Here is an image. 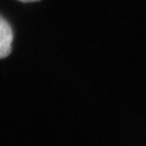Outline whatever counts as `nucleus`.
I'll use <instances>...</instances> for the list:
<instances>
[{
  "instance_id": "1",
  "label": "nucleus",
  "mask_w": 146,
  "mask_h": 146,
  "mask_svg": "<svg viewBox=\"0 0 146 146\" xmlns=\"http://www.w3.org/2000/svg\"><path fill=\"white\" fill-rule=\"evenodd\" d=\"M13 31L8 22L0 16V59L6 58L12 51Z\"/></svg>"
},
{
  "instance_id": "2",
  "label": "nucleus",
  "mask_w": 146,
  "mask_h": 146,
  "mask_svg": "<svg viewBox=\"0 0 146 146\" xmlns=\"http://www.w3.org/2000/svg\"><path fill=\"white\" fill-rule=\"evenodd\" d=\"M19 1H22V3H35V1H39V0H19Z\"/></svg>"
}]
</instances>
